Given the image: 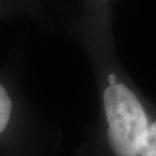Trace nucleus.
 I'll use <instances>...</instances> for the list:
<instances>
[{
  "instance_id": "f257e3e1",
  "label": "nucleus",
  "mask_w": 156,
  "mask_h": 156,
  "mask_svg": "<svg viewBox=\"0 0 156 156\" xmlns=\"http://www.w3.org/2000/svg\"><path fill=\"white\" fill-rule=\"evenodd\" d=\"M14 99L11 89L0 77V136L11 129L14 117Z\"/></svg>"
},
{
  "instance_id": "20e7f679",
  "label": "nucleus",
  "mask_w": 156,
  "mask_h": 156,
  "mask_svg": "<svg viewBox=\"0 0 156 156\" xmlns=\"http://www.w3.org/2000/svg\"><path fill=\"white\" fill-rule=\"evenodd\" d=\"M42 2H43V4H44V8H46V11H47V0H42Z\"/></svg>"
},
{
  "instance_id": "f03ea898",
  "label": "nucleus",
  "mask_w": 156,
  "mask_h": 156,
  "mask_svg": "<svg viewBox=\"0 0 156 156\" xmlns=\"http://www.w3.org/2000/svg\"><path fill=\"white\" fill-rule=\"evenodd\" d=\"M112 2H113V0H80L81 14H82V12L87 11V9L104 7V5H112Z\"/></svg>"
},
{
  "instance_id": "7ed1b4c3",
  "label": "nucleus",
  "mask_w": 156,
  "mask_h": 156,
  "mask_svg": "<svg viewBox=\"0 0 156 156\" xmlns=\"http://www.w3.org/2000/svg\"><path fill=\"white\" fill-rule=\"evenodd\" d=\"M11 17H12V16H11L9 13L0 11V21H3V20H5V18H11Z\"/></svg>"
}]
</instances>
